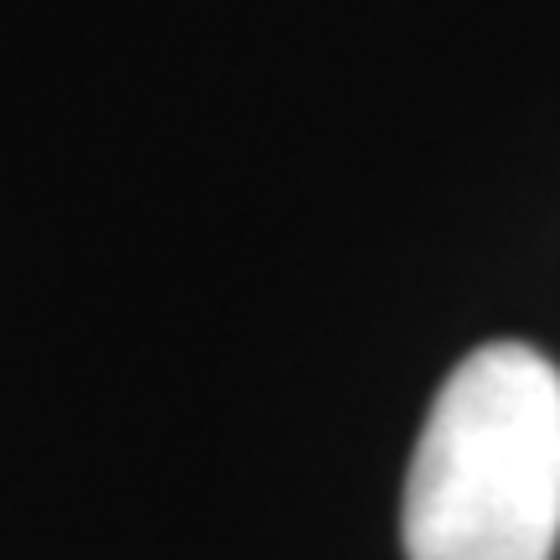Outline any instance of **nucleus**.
Instances as JSON below:
<instances>
[{
    "mask_svg": "<svg viewBox=\"0 0 560 560\" xmlns=\"http://www.w3.org/2000/svg\"><path fill=\"white\" fill-rule=\"evenodd\" d=\"M405 560H550L560 545V369L529 342L462 359L420 425Z\"/></svg>",
    "mask_w": 560,
    "mask_h": 560,
    "instance_id": "f257e3e1",
    "label": "nucleus"
}]
</instances>
